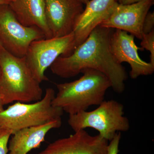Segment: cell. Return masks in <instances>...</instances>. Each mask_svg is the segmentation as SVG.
<instances>
[{"label":"cell","instance_id":"6da1fadb","mask_svg":"<svg viewBox=\"0 0 154 154\" xmlns=\"http://www.w3.org/2000/svg\"><path fill=\"white\" fill-rule=\"evenodd\" d=\"M114 30L97 26L71 54L57 58L50 66L53 73L68 79L76 76L85 69H94L108 78L114 92L123 93L128 75L124 67L116 61L110 52V37Z\"/></svg>","mask_w":154,"mask_h":154},{"label":"cell","instance_id":"7a4b0ae2","mask_svg":"<svg viewBox=\"0 0 154 154\" xmlns=\"http://www.w3.org/2000/svg\"><path fill=\"white\" fill-rule=\"evenodd\" d=\"M81 73L82 76L78 79L57 85V93L52 105L69 115L100 105L105 100L106 92L111 88L110 80L102 72L86 69Z\"/></svg>","mask_w":154,"mask_h":154},{"label":"cell","instance_id":"3957f363","mask_svg":"<svg viewBox=\"0 0 154 154\" xmlns=\"http://www.w3.org/2000/svg\"><path fill=\"white\" fill-rule=\"evenodd\" d=\"M0 95L4 105L14 102L30 103L42 99L43 91L26 63L25 57L0 49Z\"/></svg>","mask_w":154,"mask_h":154},{"label":"cell","instance_id":"277c9868","mask_svg":"<svg viewBox=\"0 0 154 154\" xmlns=\"http://www.w3.org/2000/svg\"><path fill=\"white\" fill-rule=\"evenodd\" d=\"M55 96L52 88H47L40 100L33 103L17 102L0 112V127L12 134L20 130L47 124L61 119L63 111L52 105Z\"/></svg>","mask_w":154,"mask_h":154},{"label":"cell","instance_id":"5b68a950","mask_svg":"<svg viewBox=\"0 0 154 154\" xmlns=\"http://www.w3.org/2000/svg\"><path fill=\"white\" fill-rule=\"evenodd\" d=\"M91 111L69 115L68 123L74 131L91 128L102 137L110 141L117 133L128 131L130 122L124 116V106L114 100H104Z\"/></svg>","mask_w":154,"mask_h":154},{"label":"cell","instance_id":"8992f818","mask_svg":"<svg viewBox=\"0 0 154 154\" xmlns=\"http://www.w3.org/2000/svg\"><path fill=\"white\" fill-rule=\"evenodd\" d=\"M73 32L61 37L42 38L31 42L25 55L26 63L33 76L41 83L48 81L45 71L60 56H67L74 50Z\"/></svg>","mask_w":154,"mask_h":154},{"label":"cell","instance_id":"52a82bcc","mask_svg":"<svg viewBox=\"0 0 154 154\" xmlns=\"http://www.w3.org/2000/svg\"><path fill=\"white\" fill-rule=\"evenodd\" d=\"M45 38L39 28L21 24L9 5H0V41L8 52L17 57H24L31 42Z\"/></svg>","mask_w":154,"mask_h":154},{"label":"cell","instance_id":"ba28073f","mask_svg":"<svg viewBox=\"0 0 154 154\" xmlns=\"http://www.w3.org/2000/svg\"><path fill=\"white\" fill-rule=\"evenodd\" d=\"M154 2V0H143L128 5L117 2L110 16L99 26L126 31L141 39L144 21Z\"/></svg>","mask_w":154,"mask_h":154},{"label":"cell","instance_id":"9c48e42d","mask_svg":"<svg viewBox=\"0 0 154 154\" xmlns=\"http://www.w3.org/2000/svg\"><path fill=\"white\" fill-rule=\"evenodd\" d=\"M134 36L126 31L114 29L110 37V52L116 61L122 64L127 63L131 67L130 75L131 79H137L140 76L152 75L154 65L145 61L140 57L137 47L134 42Z\"/></svg>","mask_w":154,"mask_h":154},{"label":"cell","instance_id":"30bf717a","mask_svg":"<svg viewBox=\"0 0 154 154\" xmlns=\"http://www.w3.org/2000/svg\"><path fill=\"white\" fill-rule=\"evenodd\" d=\"M48 25L52 37L73 31L85 8L81 0H44Z\"/></svg>","mask_w":154,"mask_h":154},{"label":"cell","instance_id":"8fae6325","mask_svg":"<svg viewBox=\"0 0 154 154\" xmlns=\"http://www.w3.org/2000/svg\"><path fill=\"white\" fill-rule=\"evenodd\" d=\"M108 141L92 136L85 129L50 143L38 154H107Z\"/></svg>","mask_w":154,"mask_h":154},{"label":"cell","instance_id":"7c38bea8","mask_svg":"<svg viewBox=\"0 0 154 154\" xmlns=\"http://www.w3.org/2000/svg\"><path fill=\"white\" fill-rule=\"evenodd\" d=\"M116 0H89L75 25L74 50L87 39L92 30L110 16Z\"/></svg>","mask_w":154,"mask_h":154},{"label":"cell","instance_id":"4fadbf2b","mask_svg":"<svg viewBox=\"0 0 154 154\" xmlns=\"http://www.w3.org/2000/svg\"><path fill=\"white\" fill-rule=\"evenodd\" d=\"M9 5L22 25L37 27L44 33L45 38H52L46 20L44 0H11Z\"/></svg>","mask_w":154,"mask_h":154},{"label":"cell","instance_id":"5bb4252c","mask_svg":"<svg viewBox=\"0 0 154 154\" xmlns=\"http://www.w3.org/2000/svg\"><path fill=\"white\" fill-rule=\"evenodd\" d=\"M61 119L47 124L20 130L13 134L9 140L8 154H27L33 149L39 147L45 136L53 129L61 126Z\"/></svg>","mask_w":154,"mask_h":154},{"label":"cell","instance_id":"9a60e30c","mask_svg":"<svg viewBox=\"0 0 154 154\" xmlns=\"http://www.w3.org/2000/svg\"><path fill=\"white\" fill-rule=\"evenodd\" d=\"M140 45L150 53V63L154 65V30L147 34H143Z\"/></svg>","mask_w":154,"mask_h":154},{"label":"cell","instance_id":"2e32d148","mask_svg":"<svg viewBox=\"0 0 154 154\" xmlns=\"http://www.w3.org/2000/svg\"><path fill=\"white\" fill-rule=\"evenodd\" d=\"M12 132L10 130L0 127V154H8V144Z\"/></svg>","mask_w":154,"mask_h":154},{"label":"cell","instance_id":"e0dca14e","mask_svg":"<svg viewBox=\"0 0 154 154\" xmlns=\"http://www.w3.org/2000/svg\"><path fill=\"white\" fill-rule=\"evenodd\" d=\"M121 137V133L118 132L115 134L107 146V154H118L119 146Z\"/></svg>","mask_w":154,"mask_h":154},{"label":"cell","instance_id":"ac0fdd59","mask_svg":"<svg viewBox=\"0 0 154 154\" xmlns=\"http://www.w3.org/2000/svg\"><path fill=\"white\" fill-rule=\"evenodd\" d=\"M154 12H149L146 15L144 21L143 31V34H147L154 30Z\"/></svg>","mask_w":154,"mask_h":154},{"label":"cell","instance_id":"d6986e66","mask_svg":"<svg viewBox=\"0 0 154 154\" xmlns=\"http://www.w3.org/2000/svg\"><path fill=\"white\" fill-rule=\"evenodd\" d=\"M143 1V0H116V2L120 5H128L135 4Z\"/></svg>","mask_w":154,"mask_h":154},{"label":"cell","instance_id":"ffe728a7","mask_svg":"<svg viewBox=\"0 0 154 154\" xmlns=\"http://www.w3.org/2000/svg\"><path fill=\"white\" fill-rule=\"evenodd\" d=\"M4 105H4V102H3L2 99L1 95H0V112L4 110Z\"/></svg>","mask_w":154,"mask_h":154},{"label":"cell","instance_id":"44dd1931","mask_svg":"<svg viewBox=\"0 0 154 154\" xmlns=\"http://www.w3.org/2000/svg\"><path fill=\"white\" fill-rule=\"evenodd\" d=\"M11 0H0V5H3V4H8L11 2Z\"/></svg>","mask_w":154,"mask_h":154},{"label":"cell","instance_id":"7402d4cb","mask_svg":"<svg viewBox=\"0 0 154 154\" xmlns=\"http://www.w3.org/2000/svg\"><path fill=\"white\" fill-rule=\"evenodd\" d=\"M82 1V2L85 5H86L88 2H89V0H81Z\"/></svg>","mask_w":154,"mask_h":154},{"label":"cell","instance_id":"603a6c76","mask_svg":"<svg viewBox=\"0 0 154 154\" xmlns=\"http://www.w3.org/2000/svg\"><path fill=\"white\" fill-rule=\"evenodd\" d=\"M2 47V43H1V41H0V49H1Z\"/></svg>","mask_w":154,"mask_h":154},{"label":"cell","instance_id":"cb8c5ba5","mask_svg":"<svg viewBox=\"0 0 154 154\" xmlns=\"http://www.w3.org/2000/svg\"><path fill=\"white\" fill-rule=\"evenodd\" d=\"M0 74H1V69H0Z\"/></svg>","mask_w":154,"mask_h":154}]
</instances>
